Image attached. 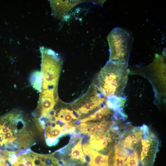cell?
<instances>
[{
  "mask_svg": "<svg viewBox=\"0 0 166 166\" xmlns=\"http://www.w3.org/2000/svg\"><path fill=\"white\" fill-rule=\"evenodd\" d=\"M127 63L109 60L93 84L101 95L109 100L122 97L128 80Z\"/></svg>",
  "mask_w": 166,
  "mask_h": 166,
  "instance_id": "cell-1",
  "label": "cell"
},
{
  "mask_svg": "<svg viewBox=\"0 0 166 166\" xmlns=\"http://www.w3.org/2000/svg\"><path fill=\"white\" fill-rule=\"evenodd\" d=\"M33 140L20 114L13 112L0 118V147L22 150L27 149Z\"/></svg>",
  "mask_w": 166,
  "mask_h": 166,
  "instance_id": "cell-2",
  "label": "cell"
},
{
  "mask_svg": "<svg viewBox=\"0 0 166 166\" xmlns=\"http://www.w3.org/2000/svg\"><path fill=\"white\" fill-rule=\"evenodd\" d=\"M42 75L44 89H56L62 63L58 54L52 50L42 47Z\"/></svg>",
  "mask_w": 166,
  "mask_h": 166,
  "instance_id": "cell-3",
  "label": "cell"
},
{
  "mask_svg": "<svg viewBox=\"0 0 166 166\" xmlns=\"http://www.w3.org/2000/svg\"><path fill=\"white\" fill-rule=\"evenodd\" d=\"M107 40L109 47V60L128 63L132 48L129 34L121 28H116L109 34Z\"/></svg>",
  "mask_w": 166,
  "mask_h": 166,
  "instance_id": "cell-4",
  "label": "cell"
},
{
  "mask_svg": "<svg viewBox=\"0 0 166 166\" xmlns=\"http://www.w3.org/2000/svg\"><path fill=\"white\" fill-rule=\"evenodd\" d=\"M106 100L93 85L84 94L72 103L71 106L74 116L78 120L95 109L104 106Z\"/></svg>",
  "mask_w": 166,
  "mask_h": 166,
  "instance_id": "cell-5",
  "label": "cell"
},
{
  "mask_svg": "<svg viewBox=\"0 0 166 166\" xmlns=\"http://www.w3.org/2000/svg\"><path fill=\"white\" fill-rule=\"evenodd\" d=\"M116 122L107 131L94 137L90 138L89 144L95 151L108 156L111 152L121 133V128Z\"/></svg>",
  "mask_w": 166,
  "mask_h": 166,
  "instance_id": "cell-6",
  "label": "cell"
},
{
  "mask_svg": "<svg viewBox=\"0 0 166 166\" xmlns=\"http://www.w3.org/2000/svg\"><path fill=\"white\" fill-rule=\"evenodd\" d=\"M150 77L158 98L166 96V65L162 57L158 56L150 66Z\"/></svg>",
  "mask_w": 166,
  "mask_h": 166,
  "instance_id": "cell-7",
  "label": "cell"
},
{
  "mask_svg": "<svg viewBox=\"0 0 166 166\" xmlns=\"http://www.w3.org/2000/svg\"><path fill=\"white\" fill-rule=\"evenodd\" d=\"M37 123L39 130L43 132L46 144L49 146L56 145L59 138L67 134L65 124L60 121L48 119Z\"/></svg>",
  "mask_w": 166,
  "mask_h": 166,
  "instance_id": "cell-8",
  "label": "cell"
},
{
  "mask_svg": "<svg viewBox=\"0 0 166 166\" xmlns=\"http://www.w3.org/2000/svg\"><path fill=\"white\" fill-rule=\"evenodd\" d=\"M82 149L88 166H109L108 156L95 151L89 144L84 143Z\"/></svg>",
  "mask_w": 166,
  "mask_h": 166,
  "instance_id": "cell-9",
  "label": "cell"
},
{
  "mask_svg": "<svg viewBox=\"0 0 166 166\" xmlns=\"http://www.w3.org/2000/svg\"><path fill=\"white\" fill-rule=\"evenodd\" d=\"M84 1H51L53 14L57 16L62 18L74 6Z\"/></svg>",
  "mask_w": 166,
  "mask_h": 166,
  "instance_id": "cell-10",
  "label": "cell"
},
{
  "mask_svg": "<svg viewBox=\"0 0 166 166\" xmlns=\"http://www.w3.org/2000/svg\"><path fill=\"white\" fill-rule=\"evenodd\" d=\"M82 138L73 145L69 155L70 160L75 163L83 164L85 163L86 161L82 147L81 142Z\"/></svg>",
  "mask_w": 166,
  "mask_h": 166,
  "instance_id": "cell-11",
  "label": "cell"
},
{
  "mask_svg": "<svg viewBox=\"0 0 166 166\" xmlns=\"http://www.w3.org/2000/svg\"><path fill=\"white\" fill-rule=\"evenodd\" d=\"M52 120L60 121L67 127L76 119L73 115L72 110L65 108L61 109L57 113L56 112V115Z\"/></svg>",
  "mask_w": 166,
  "mask_h": 166,
  "instance_id": "cell-12",
  "label": "cell"
},
{
  "mask_svg": "<svg viewBox=\"0 0 166 166\" xmlns=\"http://www.w3.org/2000/svg\"><path fill=\"white\" fill-rule=\"evenodd\" d=\"M140 156L136 151L130 152L127 156L124 166H138Z\"/></svg>",
  "mask_w": 166,
  "mask_h": 166,
  "instance_id": "cell-13",
  "label": "cell"
},
{
  "mask_svg": "<svg viewBox=\"0 0 166 166\" xmlns=\"http://www.w3.org/2000/svg\"><path fill=\"white\" fill-rule=\"evenodd\" d=\"M6 161H4L3 162L0 166H6Z\"/></svg>",
  "mask_w": 166,
  "mask_h": 166,
  "instance_id": "cell-14",
  "label": "cell"
},
{
  "mask_svg": "<svg viewBox=\"0 0 166 166\" xmlns=\"http://www.w3.org/2000/svg\"><path fill=\"white\" fill-rule=\"evenodd\" d=\"M6 166H9L8 165H6Z\"/></svg>",
  "mask_w": 166,
  "mask_h": 166,
  "instance_id": "cell-15",
  "label": "cell"
}]
</instances>
